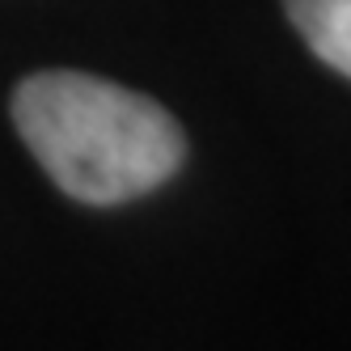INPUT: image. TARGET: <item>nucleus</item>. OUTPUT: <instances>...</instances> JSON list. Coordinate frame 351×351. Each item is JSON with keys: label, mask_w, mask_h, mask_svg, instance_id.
Returning <instances> with one entry per match:
<instances>
[{"label": "nucleus", "mask_w": 351, "mask_h": 351, "mask_svg": "<svg viewBox=\"0 0 351 351\" xmlns=\"http://www.w3.org/2000/svg\"><path fill=\"white\" fill-rule=\"evenodd\" d=\"M13 123L51 182L93 208L157 191L186 157L173 114L89 72H34L13 93Z\"/></svg>", "instance_id": "nucleus-1"}, {"label": "nucleus", "mask_w": 351, "mask_h": 351, "mask_svg": "<svg viewBox=\"0 0 351 351\" xmlns=\"http://www.w3.org/2000/svg\"><path fill=\"white\" fill-rule=\"evenodd\" d=\"M305 47L351 81V0H284Z\"/></svg>", "instance_id": "nucleus-2"}]
</instances>
